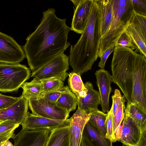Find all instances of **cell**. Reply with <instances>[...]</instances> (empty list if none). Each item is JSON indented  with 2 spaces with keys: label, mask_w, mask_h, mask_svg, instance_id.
<instances>
[{
  "label": "cell",
  "mask_w": 146,
  "mask_h": 146,
  "mask_svg": "<svg viewBox=\"0 0 146 146\" xmlns=\"http://www.w3.org/2000/svg\"><path fill=\"white\" fill-rule=\"evenodd\" d=\"M42 14L40 23L27 37L23 46L32 72L64 52L70 45L67 40L71 29L66 24V19L58 17L54 8H48Z\"/></svg>",
  "instance_id": "cell-1"
},
{
  "label": "cell",
  "mask_w": 146,
  "mask_h": 146,
  "mask_svg": "<svg viewBox=\"0 0 146 146\" xmlns=\"http://www.w3.org/2000/svg\"><path fill=\"white\" fill-rule=\"evenodd\" d=\"M111 67L112 82L127 103L146 112V57L127 47L115 46Z\"/></svg>",
  "instance_id": "cell-2"
},
{
  "label": "cell",
  "mask_w": 146,
  "mask_h": 146,
  "mask_svg": "<svg viewBox=\"0 0 146 146\" xmlns=\"http://www.w3.org/2000/svg\"><path fill=\"white\" fill-rule=\"evenodd\" d=\"M100 23V9L97 0H95L84 30L70 50L69 63L73 72L80 75L90 70L98 57Z\"/></svg>",
  "instance_id": "cell-3"
},
{
  "label": "cell",
  "mask_w": 146,
  "mask_h": 146,
  "mask_svg": "<svg viewBox=\"0 0 146 146\" xmlns=\"http://www.w3.org/2000/svg\"><path fill=\"white\" fill-rule=\"evenodd\" d=\"M112 17L109 30L101 38L98 54L100 58L119 37L129 25L135 13L131 0H111Z\"/></svg>",
  "instance_id": "cell-4"
},
{
  "label": "cell",
  "mask_w": 146,
  "mask_h": 146,
  "mask_svg": "<svg viewBox=\"0 0 146 146\" xmlns=\"http://www.w3.org/2000/svg\"><path fill=\"white\" fill-rule=\"evenodd\" d=\"M31 71L26 66L0 63V91L16 92L29 77Z\"/></svg>",
  "instance_id": "cell-5"
},
{
  "label": "cell",
  "mask_w": 146,
  "mask_h": 146,
  "mask_svg": "<svg viewBox=\"0 0 146 146\" xmlns=\"http://www.w3.org/2000/svg\"><path fill=\"white\" fill-rule=\"evenodd\" d=\"M69 56L62 52L32 72L31 77L38 80L56 78L64 81L68 76Z\"/></svg>",
  "instance_id": "cell-6"
},
{
  "label": "cell",
  "mask_w": 146,
  "mask_h": 146,
  "mask_svg": "<svg viewBox=\"0 0 146 146\" xmlns=\"http://www.w3.org/2000/svg\"><path fill=\"white\" fill-rule=\"evenodd\" d=\"M29 106L32 114L37 116L52 119L65 120L68 119L69 113L60 108L56 103L40 97L37 99H28Z\"/></svg>",
  "instance_id": "cell-7"
},
{
  "label": "cell",
  "mask_w": 146,
  "mask_h": 146,
  "mask_svg": "<svg viewBox=\"0 0 146 146\" xmlns=\"http://www.w3.org/2000/svg\"><path fill=\"white\" fill-rule=\"evenodd\" d=\"M25 57L23 48L13 37L0 32V62L19 64Z\"/></svg>",
  "instance_id": "cell-8"
},
{
  "label": "cell",
  "mask_w": 146,
  "mask_h": 146,
  "mask_svg": "<svg viewBox=\"0 0 146 146\" xmlns=\"http://www.w3.org/2000/svg\"><path fill=\"white\" fill-rule=\"evenodd\" d=\"M126 31L131 38L134 51L146 57V16L134 14Z\"/></svg>",
  "instance_id": "cell-9"
},
{
  "label": "cell",
  "mask_w": 146,
  "mask_h": 146,
  "mask_svg": "<svg viewBox=\"0 0 146 146\" xmlns=\"http://www.w3.org/2000/svg\"><path fill=\"white\" fill-rule=\"evenodd\" d=\"M120 128L116 130L117 141L126 146H137L142 132L137 125L125 112Z\"/></svg>",
  "instance_id": "cell-10"
},
{
  "label": "cell",
  "mask_w": 146,
  "mask_h": 146,
  "mask_svg": "<svg viewBox=\"0 0 146 146\" xmlns=\"http://www.w3.org/2000/svg\"><path fill=\"white\" fill-rule=\"evenodd\" d=\"M71 118L65 120L52 119L34 115L28 112L22 123L25 130L48 129L51 131L58 128L70 125Z\"/></svg>",
  "instance_id": "cell-11"
},
{
  "label": "cell",
  "mask_w": 146,
  "mask_h": 146,
  "mask_svg": "<svg viewBox=\"0 0 146 146\" xmlns=\"http://www.w3.org/2000/svg\"><path fill=\"white\" fill-rule=\"evenodd\" d=\"M74 5V13L71 31L81 34L87 24L95 0H71Z\"/></svg>",
  "instance_id": "cell-12"
},
{
  "label": "cell",
  "mask_w": 146,
  "mask_h": 146,
  "mask_svg": "<svg viewBox=\"0 0 146 146\" xmlns=\"http://www.w3.org/2000/svg\"><path fill=\"white\" fill-rule=\"evenodd\" d=\"M51 131L48 129H22L13 139L14 146H45Z\"/></svg>",
  "instance_id": "cell-13"
},
{
  "label": "cell",
  "mask_w": 146,
  "mask_h": 146,
  "mask_svg": "<svg viewBox=\"0 0 146 146\" xmlns=\"http://www.w3.org/2000/svg\"><path fill=\"white\" fill-rule=\"evenodd\" d=\"M29 107L28 98L21 95L16 102L0 111V121L13 120L21 125L28 112Z\"/></svg>",
  "instance_id": "cell-14"
},
{
  "label": "cell",
  "mask_w": 146,
  "mask_h": 146,
  "mask_svg": "<svg viewBox=\"0 0 146 146\" xmlns=\"http://www.w3.org/2000/svg\"><path fill=\"white\" fill-rule=\"evenodd\" d=\"M96 84L99 90L102 112L105 113L109 111V98L112 82L111 75L107 70L100 69L95 73Z\"/></svg>",
  "instance_id": "cell-15"
},
{
  "label": "cell",
  "mask_w": 146,
  "mask_h": 146,
  "mask_svg": "<svg viewBox=\"0 0 146 146\" xmlns=\"http://www.w3.org/2000/svg\"><path fill=\"white\" fill-rule=\"evenodd\" d=\"M84 84L87 90L86 93L84 97L78 99V109L89 114L92 110L98 109L101 104L99 92L94 89L92 83L88 82Z\"/></svg>",
  "instance_id": "cell-16"
},
{
  "label": "cell",
  "mask_w": 146,
  "mask_h": 146,
  "mask_svg": "<svg viewBox=\"0 0 146 146\" xmlns=\"http://www.w3.org/2000/svg\"><path fill=\"white\" fill-rule=\"evenodd\" d=\"M90 118L89 114L77 109L71 117L70 127V146H79L84 127Z\"/></svg>",
  "instance_id": "cell-17"
},
{
  "label": "cell",
  "mask_w": 146,
  "mask_h": 146,
  "mask_svg": "<svg viewBox=\"0 0 146 146\" xmlns=\"http://www.w3.org/2000/svg\"><path fill=\"white\" fill-rule=\"evenodd\" d=\"M82 135L91 146H113L111 141L103 135L88 121L84 127Z\"/></svg>",
  "instance_id": "cell-18"
},
{
  "label": "cell",
  "mask_w": 146,
  "mask_h": 146,
  "mask_svg": "<svg viewBox=\"0 0 146 146\" xmlns=\"http://www.w3.org/2000/svg\"><path fill=\"white\" fill-rule=\"evenodd\" d=\"M100 10V29L101 38L108 31L112 17L111 0H97Z\"/></svg>",
  "instance_id": "cell-19"
},
{
  "label": "cell",
  "mask_w": 146,
  "mask_h": 146,
  "mask_svg": "<svg viewBox=\"0 0 146 146\" xmlns=\"http://www.w3.org/2000/svg\"><path fill=\"white\" fill-rule=\"evenodd\" d=\"M70 126L51 131L45 146H70Z\"/></svg>",
  "instance_id": "cell-20"
},
{
  "label": "cell",
  "mask_w": 146,
  "mask_h": 146,
  "mask_svg": "<svg viewBox=\"0 0 146 146\" xmlns=\"http://www.w3.org/2000/svg\"><path fill=\"white\" fill-rule=\"evenodd\" d=\"M77 96L72 92L69 87L66 86L56 102L58 107L66 110L69 113L75 110L78 104Z\"/></svg>",
  "instance_id": "cell-21"
},
{
  "label": "cell",
  "mask_w": 146,
  "mask_h": 146,
  "mask_svg": "<svg viewBox=\"0 0 146 146\" xmlns=\"http://www.w3.org/2000/svg\"><path fill=\"white\" fill-rule=\"evenodd\" d=\"M125 112L132 119L142 132L146 129V112L135 104L127 103Z\"/></svg>",
  "instance_id": "cell-22"
},
{
  "label": "cell",
  "mask_w": 146,
  "mask_h": 146,
  "mask_svg": "<svg viewBox=\"0 0 146 146\" xmlns=\"http://www.w3.org/2000/svg\"><path fill=\"white\" fill-rule=\"evenodd\" d=\"M68 87L78 99L83 97L86 93L87 90L81 79L80 75L74 72L68 74Z\"/></svg>",
  "instance_id": "cell-23"
},
{
  "label": "cell",
  "mask_w": 146,
  "mask_h": 146,
  "mask_svg": "<svg viewBox=\"0 0 146 146\" xmlns=\"http://www.w3.org/2000/svg\"><path fill=\"white\" fill-rule=\"evenodd\" d=\"M21 87L23 89L22 95L28 99H38L40 97L42 90L40 81L35 78L30 82H24Z\"/></svg>",
  "instance_id": "cell-24"
},
{
  "label": "cell",
  "mask_w": 146,
  "mask_h": 146,
  "mask_svg": "<svg viewBox=\"0 0 146 146\" xmlns=\"http://www.w3.org/2000/svg\"><path fill=\"white\" fill-rule=\"evenodd\" d=\"M89 114L90 118L88 121L105 137L106 133L105 122L108 113H104L98 109L92 110Z\"/></svg>",
  "instance_id": "cell-25"
},
{
  "label": "cell",
  "mask_w": 146,
  "mask_h": 146,
  "mask_svg": "<svg viewBox=\"0 0 146 146\" xmlns=\"http://www.w3.org/2000/svg\"><path fill=\"white\" fill-rule=\"evenodd\" d=\"M42 87L40 97L50 92L58 90L64 87V83L61 80L56 78H49L40 80Z\"/></svg>",
  "instance_id": "cell-26"
},
{
  "label": "cell",
  "mask_w": 146,
  "mask_h": 146,
  "mask_svg": "<svg viewBox=\"0 0 146 146\" xmlns=\"http://www.w3.org/2000/svg\"><path fill=\"white\" fill-rule=\"evenodd\" d=\"M125 98L124 96H122L116 110L113 121V129L114 133L117 129L121 125L124 115Z\"/></svg>",
  "instance_id": "cell-27"
},
{
  "label": "cell",
  "mask_w": 146,
  "mask_h": 146,
  "mask_svg": "<svg viewBox=\"0 0 146 146\" xmlns=\"http://www.w3.org/2000/svg\"><path fill=\"white\" fill-rule=\"evenodd\" d=\"M16 121L7 120L0 122V137L14 132L15 130L19 126Z\"/></svg>",
  "instance_id": "cell-28"
},
{
  "label": "cell",
  "mask_w": 146,
  "mask_h": 146,
  "mask_svg": "<svg viewBox=\"0 0 146 146\" xmlns=\"http://www.w3.org/2000/svg\"><path fill=\"white\" fill-rule=\"evenodd\" d=\"M105 125L106 129V133L105 137L109 139L112 143L115 142L117 140L115 134L113 131L111 108L108 113Z\"/></svg>",
  "instance_id": "cell-29"
},
{
  "label": "cell",
  "mask_w": 146,
  "mask_h": 146,
  "mask_svg": "<svg viewBox=\"0 0 146 146\" xmlns=\"http://www.w3.org/2000/svg\"><path fill=\"white\" fill-rule=\"evenodd\" d=\"M116 46L127 47L133 50L135 49L130 36L126 31L119 37L116 43Z\"/></svg>",
  "instance_id": "cell-30"
},
{
  "label": "cell",
  "mask_w": 146,
  "mask_h": 146,
  "mask_svg": "<svg viewBox=\"0 0 146 146\" xmlns=\"http://www.w3.org/2000/svg\"><path fill=\"white\" fill-rule=\"evenodd\" d=\"M135 14L146 16V0H131Z\"/></svg>",
  "instance_id": "cell-31"
},
{
  "label": "cell",
  "mask_w": 146,
  "mask_h": 146,
  "mask_svg": "<svg viewBox=\"0 0 146 146\" xmlns=\"http://www.w3.org/2000/svg\"><path fill=\"white\" fill-rule=\"evenodd\" d=\"M19 97L7 96L0 94V111L5 110L16 102Z\"/></svg>",
  "instance_id": "cell-32"
},
{
  "label": "cell",
  "mask_w": 146,
  "mask_h": 146,
  "mask_svg": "<svg viewBox=\"0 0 146 146\" xmlns=\"http://www.w3.org/2000/svg\"><path fill=\"white\" fill-rule=\"evenodd\" d=\"M120 91L118 89H115L114 94L112 96V123L114 120L115 112L119 104V102L122 97Z\"/></svg>",
  "instance_id": "cell-33"
},
{
  "label": "cell",
  "mask_w": 146,
  "mask_h": 146,
  "mask_svg": "<svg viewBox=\"0 0 146 146\" xmlns=\"http://www.w3.org/2000/svg\"><path fill=\"white\" fill-rule=\"evenodd\" d=\"M66 86L57 91L47 93L41 97L50 102L56 103L62 92L64 90Z\"/></svg>",
  "instance_id": "cell-34"
},
{
  "label": "cell",
  "mask_w": 146,
  "mask_h": 146,
  "mask_svg": "<svg viewBox=\"0 0 146 146\" xmlns=\"http://www.w3.org/2000/svg\"><path fill=\"white\" fill-rule=\"evenodd\" d=\"M115 45H113L106 50L100 57V60L98 64V67L101 69H104L106 62L109 55L114 50Z\"/></svg>",
  "instance_id": "cell-35"
},
{
  "label": "cell",
  "mask_w": 146,
  "mask_h": 146,
  "mask_svg": "<svg viewBox=\"0 0 146 146\" xmlns=\"http://www.w3.org/2000/svg\"><path fill=\"white\" fill-rule=\"evenodd\" d=\"M137 146H146V129L142 132L140 140Z\"/></svg>",
  "instance_id": "cell-36"
},
{
  "label": "cell",
  "mask_w": 146,
  "mask_h": 146,
  "mask_svg": "<svg viewBox=\"0 0 146 146\" xmlns=\"http://www.w3.org/2000/svg\"><path fill=\"white\" fill-rule=\"evenodd\" d=\"M15 135L14 134V132H13L3 136L0 137V146L1 145L4 141L9 139L10 138H13Z\"/></svg>",
  "instance_id": "cell-37"
},
{
  "label": "cell",
  "mask_w": 146,
  "mask_h": 146,
  "mask_svg": "<svg viewBox=\"0 0 146 146\" xmlns=\"http://www.w3.org/2000/svg\"><path fill=\"white\" fill-rule=\"evenodd\" d=\"M79 146H91L86 139L82 135Z\"/></svg>",
  "instance_id": "cell-38"
},
{
  "label": "cell",
  "mask_w": 146,
  "mask_h": 146,
  "mask_svg": "<svg viewBox=\"0 0 146 146\" xmlns=\"http://www.w3.org/2000/svg\"><path fill=\"white\" fill-rule=\"evenodd\" d=\"M1 146H14V145L9 140V139H8L4 141Z\"/></svg>",
  "instance_id": "cell-39"
},
{
  "label": "cell",
  "mask_w": 146,
  "mask_h": 146,
  "mask_svg": "<svg viewBox=\"0 0 146 146\" xmlns=\"http://www.w3.org/2000/svg\"></svg>",
  "instance_id": "cell-40"
}]
</instances>
